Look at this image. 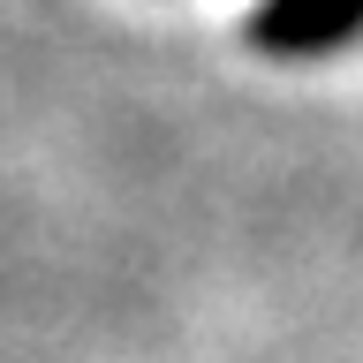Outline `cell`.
I'll list each match as a JSON object with an SVG mask.
<instances>
[{
	"mask_svg": "<svg viewBox=\"0 0 363 363\" xmlns=\"http://www.w3.org/2000/svg\"><path fill=\"white\" fill-rule=\"evenodd\" d=\"M363 38V0H265L250 16V45L280 61H325Z\"/></svg>",
	"mask_w": 363,
	"mask_h": 363,
	"instance_id": "1",
	"label": "cell"
}]
</instances>
